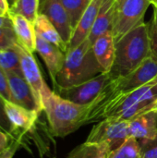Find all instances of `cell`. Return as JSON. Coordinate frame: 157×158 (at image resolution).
Segmentation results:
<instances>
[{
  "instance_id": "cell-23",
  "label": "cell",
  "mask_w": 157,
  "mask_h": 158,
  "mask_svg": "<svg viewBox=\"0 0 157 158\" xmlns=\"http://www.w3.org/2000/svg\"><path fill=\"white\" fill-rule=\"evenodd\" d=\"M109 158H141L139 141L130 137L119 148L111 153Z\"/></svg>"
},
{
  "instance_id": "cell-7",
  "label": "cell",
  "mask_w": 157,
  "mask_h": 158,
  "mask_svg": "<svg viewBox=\"0 0 157 158\" xmlns=\"http://www.w3.org/2000/svg\"><path fill=\"white\" fill-rule=\"evenodd\" d=\"M112 81L109 72H103L96 77L69 88L55 91L61 97L78 105H91Z\"/></svg>"
},
{
  "instance_id": "cell-12",
  "label": "cell",
  "mask_w": 157,
  "mask_h": 158,
  "mask_svg": "<svg viewBox=\"0 0 157 158\" xmlns=\"http://www.w3.org/2000/svg\"><path fill=\"white\" fill-rule=\"evenodd\" d=\"M36 52L43 58L53 83L65 62L66 53L36 34Z\"/></svg>"
},
{
  "instance_id": "cell-27",
  "label": "cell",
  "mask_w": 157,
  "mask_h": 158,
  "mask_svg": "<svg viewBox=\"0 0 157 158\" xmlns=\"http://www.w3.org/2000/svg\"><path fill=\"white\" fill-rule=\"evenodd\" d=\"M18 44L13 28H0V48L9 47Z\"/></svg>"
},
{
  "instance_id": "cell-21",
  "label": "cell",
  "mask_w": 157,
  "mask_h": 158,
  "mask_svg": "<svg viewBox=\"0 0 157 158\" xmlns=\"http://www.w3.org/2000/svg\"><path fill=\"white\" fill-rule=\"evenodd\" d=\"M40 0H16L10 6L9 12L18 14L34 24L39 15Z\"/></svg>"
},
{
  "instance_id": "cell-8",
  "label": "cell",
  "mask_w": 157,
  "mask_h": 158,
  "mask_svg": "<svg viewBox=\"0 0 157 158\" xmlns=\"http://www.w3.org/2000/svg\"><path fill=\"white\" fill-rule=\"evenodd\" d=\"M8 81L11 102L32 112L42 114L43 108L31 87L23 76L14 72H6Z\"/></svg>"
},
{
  "instance_id": "cell-9",
  "label": "cell",
  "mask_w": 157,
  "mask_h": 158,
  "mask_svg": "<svg viewBox=\"0 0 157 158\" xmlns=\"http://www.w3.org/2000/svg\"><path fill=\"white\" fill-rule=\"evenodd\" d=\"M20 52V64L23 76L31 87L36 98L38 99L42 108L43 99L51 93V90L44 81L38 64L32 53L26 50L19 44Z\"/></svg>"
},
{
  "instance_id": "cell-17",
  "label": "cell",
  "mask_w": 157,
  "mask_h": 158,
  "mask_svg": "<svg viewBox=\"0 0 157 158\" xmlns=\"http://www.w3.org/2000/svg\"><path fill=\"white\" fill-rule=\"evenodd\" d=\"M116 13V0H103L97 18L93 23L89 39L93 43L99 36L111 31Z\"/></svg>"
},
{
  "instance_id": "cell-30",
  "label": "cell",
  "mask_w": 157,
  "mask_h": 158,
  "mask_svg": "<svg viewBox=\"0 0 157 158\" xmlns=\"http://www.w3.org/2000/svg\"><path fill=\"white\" fill-rule=\"evenodd\" d=\"M10 137L6 133L4 132L3 131L0 130V154L8 147V145L10 144L9 143V141H10ZM12 141V140H11Z\"/></svg>"
},
{
  "instance_id": "cell-24",
  "label": "cell",
  "mask_w": 157,
  "mask_h": 158,
  "mask_svg": "<svg viewBox=\"0 0 157 158\" xmlns=\"http://www.w3.org/2000/svg\"><path fill=\"white\" fill-rule=\"evenodd\" d=\"M139 143L141 158H157V135L153 139H143Z\"/></svg>"
},
{
  "instance_id": "cell-18",
  "label": "cell",
  "mask_w": 157,
  "mask_h": 158,
  "mask_svg": "<svg viewBox=\"0 0 157 158\" xmlns=\"http://www.w3.org/2000/svg\"><path fill=\"white\" fill-rule=\"evenodd\" d=\"M34 29L36 34L41 36L45 41L56 45L64 53L67 52L68 44L63 41L56 27L52 24V22L47 19L45 15L39 13L34 22Z\"/></svg>"
},
{
  "instance_id": "cell-2",
  "label": "cell",
  "mask_w": 157,
  "mask_h": 158,
  "mask_svg": "<svg viewBox=\"0 0 157 158\" xmlns=\"http://www.w3.org/2000/svg\"><path fill=\"white\" fill-rule=\"evenodd\" d=\"M152 110H157V76L143 86L111 100L93 117L89 124L106 118L128 121L137 115Z\"/></svg>"
},
{
  "instance_id": "cell-11",
  "label": "cell",
  "mask_w": 157,
  "mask_h": 158,
  "mask_svg": "<svg viewBox=\"0 0 157 158\" xmlns=\"http://www.w3.org/2000/svg\"><path fill=\"white\" fill-rule=\"evenodd\" d=\"M5 107L6 116L13 128L14 139L24 138L38 126L41 114L29 111L9 101H6Z\"/></svg>"
},
{
  "instance_id": "cell-1",
  "label": "cell",
  "mask_w": 157,
  "mask_h": 158,
  "mask_svg": "<svg viewBox=\"0 0 157 158\" xmlns=\"http://www.w3.org/2000/svg\"><path fill=\"white\" fill-rule=\"evenodd\" d=\"M103 72L95 57L93 43L87 37L78 46L66 52L65 62L54 82L55 91L79 85Z\"/></svg>"
},
{
  "instance_id": "cell-19",
  "label": "cell",
  "mask_w": 157,
  "mask_h": 158,
  "mask_svg": "<svg viewBox=\"0 0 157 158\" xmlns=\"http://www.w3.org/2000/svg\"><path fill=\"white\" fill-rule=\"evenodd\" d=\"M0 67L5 72H14L23 76L19 43L9 47L0 48Z\"/></svg>"
},
{
  "instance_id": "cell-20",
  "label": "cell",
  "mask_w": 157,
  "mask_h": 158,
  "mask_svg": "<svg viewBox=\"0 0 157 158\" xmlns=\"http://www.w3.org/2000/svg\"><path fill=\"white\" fill-rule=\"evenodd\" d=\"M112 151L104 144L85 143L76 146L68 155V158H109Z\"/></svg>"
},
{
  "instance_id": "cell-34",
  "label": "cell",
  "mask_w": 157,
  "mask_h": 158,
  "mask_svg": "<svg viewBox=\"0 0 157 158\" xmlns=\"http://www.w3.org/2000/svg\"><path fill=\"white\" fill-rule=\"evenodd\" d=\"M150 2H151V4L154 5V6L157 7V0H150Z\"/></svg>"
},
{
  "instance_id": "cell-13",
  "label": "cell",
  "mask_w": 157,
  "mask_h": 158,
  "mask_svg": "<svg viewBox=\"0 0 157 158\" xmlns=\"http://www.w3.org/2000/svg\"><path fill=\"white\" fill-rule=\"evenodd\" d=\"M103 0H91L86 10L84 11L79 24L73 31L71 39L68 44V50L78 46L90 34L93 23L101 8ZM67 50V51H68Z\"/></svg>"
},
{
  "instance_id": "cell-16",
  "label": "cell",
  "mask_w": 157,
  "mask_h": 158,
  "mask_svg": "<svg viewBox=\"0 0 157 158\" xmlns=\"http://www.w3.org/2000/svg\"><path fill=\"white\" fill-rule=\"evenodd\" d=\"M11 18L14 31L16 33L18 43L31 53L36 51V31L34 24L24 17L8 13Z\"/></svg>"
},
{
  "instance_id": "cell-10",
  "label": "cell",
  "mask_w": 157,
  "mask_h": 158,
  "mask_svg": "<svg viewBox=\"0 0 157 158\" xmlns=\"http://www.w3.org/2000/svg\"><path fill=\"white\" fill-rule=\"evenodd\" d=\"M39 13L47 17L59 32L63 41L68 44L71 39L73 30L69 16L61 0H40Z\"/></svg>"
},
{
  "instance_id": "cell-35",
  "label": "cell",
  "mask_w": 157,
  "mask_h": 158,
  "mask_svg": "<svg viewBox=\"0 0 157 158\" xmlns=\"http://www.w3.org/2000/svg\"><path fill=\"white\" fill-rule=\"evenodd\" d=\"M15 1H16V0H7V2H8V4H9V6H11Z\"/></svg>"
},
{
  "instance_id": "cell-25",
  "label": "cell",
  "mask_w": 157,
  "mask_h": 158,
  "mask_svg": "<svg viewBox=\"0 0 157 158\" xmlns=\"http://www.w3.org/2000/svg\"><path fill=\"white\" fill-rule=\"evenodd\" d=\"M148 33L151 44V56L157 60V7L154 6L153 19L148 25Z\"/></svg>"
},
{
  "instance_id": "cell-4",
  "label": "cell",
  "mask_w": 157,
  "mask_h": 158,
  "mask_svg": "<svg viewBox=\"0 0 157 158\" xmlns=\"http://www.w3.org/2000/svg\"><path fill=\"white\" fill-rule=\"evenodd\" d=\"M151 56L148 24L142 23L116 43V57L109 74L112 80L124 77Z\"/></svg>"
},
{
  "instance_id": "cell-3",
  "label": "cell",
  "mask_w": 157,
  "mask_h": 158,
  "mask_svg": "<svg viewBox=\"0 0 157 158\" xmlns=\"http://www.w3.org/2000/svg\"><path fill=\"white\" fill-rule=\"evenodd\" d=\"M88 110L89 105L75 104L55 91H51L43 101V111L47 118L49 133L53 137L64 138L86 125Z\"/></svg>"
},
{
  "instance_id": "cell-14",
  "label": "cell",
  "mask_w": 157,
  "mask_h": 158,
  "mask_svg": "<svg viewBox=\"0 0 157 158\" xmlns=\"http://www.w3.org/2000/svg\"><path fill=\"white\" fill-rule=\"evenodd\" d=\"M129 135L137 140L153 139L157 135V110H152L130 118Z\"/></svg>"
},
{
  "instance_id": "cell-22",
  "label": "cell",
  "mask_w": 157,
  "mask_h": 158,
  "mask_svg": "<svg viewBox=\"0 0 157 158\" xmlns=\"http://www.w3.org/2000/svg\"><path fill=\"white\" fill-rule=\"evenodd\" d=\"M90 1L91 0H61L64 7L66 8L69 16L73 31L79 24Z\"/></svg>"
},
{
  "instance_id": "cell-32",
  "label": "cell",
  "mask_w": 157,
  "mask_h": 158,
  "mask_svg": "<svg viewBox=\"0 0 157 158\" xmlns=\"http://www.w3.org/2000/svg\"><path fill=\"white\" fill-rule=\"evenodd\" d=\"M0 10L4 14H8L9 12V4L7 0H0Z\"/></svg>"
},
{
  "instance_id": "cell-26",
  "label": "cell",
  "mask_w": 157,
  "mask_h": 158,
  "mask_svg": "<svg viewBox=\"0 0 157 158\" xmlns=\"http://www.w3.org/2000/svg\"><path fill=\"white\" fill-rule=\"evenodd\" d=\"M6 100L0 94V130L6 132L11 140H14V132L12 125L6 116Z\"/></svg>"
},
{
  "instance_id": "cell-36",
  "label": "cell",
  "mask_w": 157,
  "mask_h": 158,
  "mask_svg": "<svg viewBox=\"0 0 157 158\" xmlns=\"http://www.w3.org/2000/svg\"><path fill=\"white\" fill-rule=\"evenodd\" d=\"M0 15H6V14H4V13H3V12H2V11L0 10Z\"/></svg>"
},
{
  "instance_id": "cell-29",
  "label": "cell",
  "mask_w": 157,
  "mask_h": 158,
  "mask_svg": "<svg viewBox=\"0 0 157 158\" xmlns=\"http://www.w3.org/2000/svg\"><path fill=\"white\" fill-rule=\"evenodd\" d=\"M0 94L6 101L11 102V94L9 91L7 76L6 72L1 69V67H0Z\"/></svg>"
},
{
  "instance_id": "cell-31",
  "label": "cell",
  "mask_w": 157,
  "mask_h": 158,
  "mask_svg": "<svg viewBox=\"0 0 157 158\" xmlns=\"http://www.w3.org/2000/svg\"><path fill=\"white\" fill-rule=\"evenodd\" d=\"M0 28H13L12 20L8 14L0 15Z\"/></svg>"
},
{
  "instance_id": "cell-6",
  "label": "cell",
  "mask_w": 157,
  "mask_h": 158,
  "mask_svg": "<svg viewBox=\"0 0 157 158\" xmlns=\"http://www.w3.org/2000/svg\"><path fill=\"white\" fill-rule=\"evenodd\" d=\"M150 4V0H127L116 12L111 29L115 43L143 23L145 12Z\"/></svg>"
},
{
  "instance_id": "cell-33",
  "label": "cell",
  "mask_w": 157,
  "mask_h": 158,
  "mask_svg": "<svg viewBox=\"0 0 157 158\" xmlns=\"http://www.w3.org/2000/svg\"><path fill=\"white\" fill-rule=\"evenodd\" d=\"M127 0H116V12L125 4ZM116 14V13H115Z\"/></svg>"
},
{
  "instance_id": "cell-5",
  "label": "cell",
  "mask_w": 157,
  "mask_h": 158,
  "mask_svg": "<svg viewBox=\"0 0 157 158\" xmlns=\"http://www.w3.org/2000/svg\"><path fill=\"white\" fill-rule=\"evenodd\" d=\"M129 138V121L106 118L98 121L93 127L86 142L106 145L113 152L119 148Z\"/></svg>"
},
{
  "instance_id": "cell-28",
  "label": "cell",
  "mask_w": 157,
  "mask_h": 158,
  "mask_svg": "<svg viewBox=\"0 0 157 158\" xmlns=\"http://www.w3.org/2000/svg\"><path fill=\"white\" fill-rule=\"evenodd\" d=\"M23 145V139L22 138H16L11 141L10 144L6 149H5L1 154L0 158H13L15 153Z\"/></svg>"
},
{
  "instance_id": "cell-15",
  "label": "cell",
  "mask_w": 157,
  "mask_h": 158,
  "mask_svg": "<svg viewBox=\"0 0 157 158\" xmlns=\"http://www.w3.org/2000/svg\"><path fill=\"white\" fill-rule=\"evenodd\" d=\"M95 57L105 72H109L116 57V43L111 31L99 36L93 43Z\"/></svg>"
}]
</instances>
